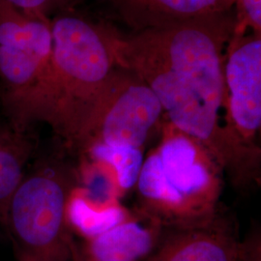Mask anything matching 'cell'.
Here are the masks:
<instances>
[{
    "mask_svg": "<svg viewBox=\"0 0 261 261\" xmlns=\"http://www.w3.org/2000/svg\"><path fill=\"white\" fill-rule=\"evenodd\" d=\"M234 23L225 14L128 35L106 23L115 65L147 84L168 122L198 140L231 178L240 162L220 113L225 109L224 53Z\"/></svg>",
    "mask_w": 261,
    "mask_h": 261,
    "instance_id": "6da1fadb",
    "label": "cell"
},
{
    "mask_svg": "<svg viewBox=\"0 0 261 261\" xmlns=\"http://www.w3.org/2000/svg\"><path fill=\"white\" fill-rule=\"evenodd\" d=\"M53 47L46 71L9 118L25 134L31 125H48L66 149L77 153L82 136L106 84L116 67L106 23L75 10L50 20Z\"/></svg>",
    "mask_w": 261,
    "mask_h": 261,
    "instance_id": "7a4b0ae2",
    "label": "cell"
},
{
    "mask_svg": "<svg viewBox=\"0 0 261 261\" xmlns=\"http://www.w3.org/2000/svg\"><path fill=\"white\" fill-rule=\"evenodd\" d=\"M222 170L198 140L166 122L137 182L141 212L164 229L208 223L219 213Z\"/></svg>",
    "mask_w": 261,
    "mask_h": 261,
    "instance_id": "3957f363",
    "label": "cell"
},
{
    "mask_svg": "<svg viewBox=\"0 0 261 261\" xmlns=\"http://www.w3.org/2000/svg\"><path fill=\"white\" fill-rule=\"evenodd\" d=\"M74 171L57 160H41L25 173L7 206L2 228L18 261H71L69 204Z\"/></svg>",
    "mask_w": 261,
    "mask_h": 261,
    "instance_id": "277c9868",
    "label": "cell"
},
{
    "mask_svg": "<svg viewBox=\"0 0 261 261\" xmlns=\"http://www.w3.org/2000/svg\"><path fill=\"white\" fill-rule=\"evenodd\" d=\"M163 114L147 84L116 66L86 124L77 153L86 154L96 144L142 149Z\"/></svg>",
    "mask_w": 261,
    "mask_h": 261,
    "instance_id": "5b68a950",
    "label": "cell"
},
{
    "mask_svg": "<svg viewBox=\"0 0 261 261\" xmlns=\"http://www.w3.org/2000/svg\"><path fill=\"white\" fill-rule=\"evenodd\" d=\"M224 128L252 181L259 179L261 128V35H231L224 64Z\"/></svg>",
    "mask_w": 261,
    "mask_h": 261,
    "instance_id": "8992f818",
    "label": "cell"
},
{
    "mask_svg": "<svg viewBox=\"0 0 261 261\" xmlns=\"http://www.w3.org/2000/svg\"><path fill=\"white\" fill-rule=\"evenodd\" d=\"M51 19H33L0 0V106L9 119L47 69Z\"/></svg>",
    "mask_w": 261,
    "mask_h": 261,
    "instance_id": "52a82bcc",
    "label": "cell"
},
{
    "mask_svg": "<svg viewBox=\"0 0 261 261\" xmlns=\"http://www.w3.org/2000/svg\"><path fill=\"white\" fill-rule=\"evenodd\" d=\"M144 261H241V242L218 213L205 224L164 229Z\"/></svg>",
    "mask_w": 261,
    "mask_h": 261,
    "instance_id": "ba28073f",
    "label": "cell"
},
{
    "mask_svg": "<svg viewBox=\"0 0 261 261\" xmlns=\"http://www.w3.org/2000/svg\"><path fill=\"white\" fill-rule=\"evenodd\" d=\"M164 228L130 216L120 224L89 238L74 241L71 261H144L157 245Z\"/></svg>",
    "mask_w": 261,
    "mask_h": 261,
    "instance_id": "9c48e42d",
    "label": "cell"
},
{
    "mask_svg": "<svg viewBox=\"0 0 261 261\" xmlns=\"http://www.w3.org/2000/svg\"><path fill=\"white\" fill-rule=\"evenodd\" d=\"M123 22L139 32L223 16L235 0H108Z\"/></svg>",
    "mask_w": 261,
    "mask_h": 261,
    "instance_id": "30bf717a",
    "label": "cell"
},
{
    "mask_svg": "<svg viewBox=\"0 0 261 261\" xmlns=\"http://www.w3.org/2000/svg\"><path fill=\"white\" fill-rule=\"evenodd\" d=\"M34 140L21 133L0 142V227L10 199L23 177L28 162L35 150Z\"/></svg>",
    "mask_w": 261,
    "mask_h": 261,
    "instance_id": "8fae6325",
    "label": "cell"
},
{
    "mask_svg": "<svg viewBox=\"0 0 261 261\" xmlns=\"http://www.w3.org/2000/svg\"><path fill=\"white\" fill-rule=\"evenodd\" d=\"M70 227L75 228L84 238H89L112 228L130 214L116 200L91 204L84 196L72 195L69 210Z\"/></svg>",
    "mask_w": 261,
    "mask_h": 261,
    "instance_id": "7c38bea8",
    "label": "cell"
},
{
    "mask_svg": "<svg viewBox=\"0 0 261 261\" xmlns=\"http://www.w3.org/2000/svg\"><path fill=\"white\" fill-rule=\"evenodd\" d=\"M86 154L112 167L118 190L128 191L137 185L144 161L141 148L96 144Z\"/></svg>",
    "mask_w": 261,
    "mask_h": 261,
    "instance_id": "4fadbf2b",
    "label": "cell"
},
{
    "mask_svg": "<svg viewBox=\"0 0 261 261\" xmlns=\"http://www.w3.org/2000/svg\"><path fill=\"white\" fill-rule=\"evenodd\" d=\"M24 16L33 19H51L57 15L74 11L84 0H5Z\"/></svg>",
    "mask_w": 261,
    "mask_h": 261,
    "instance_id": "5bb4252c",
    "label": "cell"
},
{
    "mask_svg": "<svg viewBox=\"0 0 261 261\" xmlns=\"http://www.w3.org/2000/svg\"><path fill=\"white\" fill-rule=\"evenodd\" d=\"M237 17L233 35L243 36L251 29L252 33L261 35V0H235Z\"/></svg>",
    "mask_w": 261,
    "mask_h": 261,
    "instance_id": "9a60e30c",
    "label": "cell"
},
{
    "mask_svg": "<svg viewBox=\"0 0 261 261\" xmlns=\"http://www.w3.org/2000/svg\"><path fill=\"white\" fill-rule=\"evenodd\" d=\"M16 132L13 130L10 125H4L0 122V142L10 139Z\"/></svg>",
    "mask_w": 261,
    "mask_h": 261,
    "instance_id": "2e32d148",
    "label": "cell"
}]
</instances>
